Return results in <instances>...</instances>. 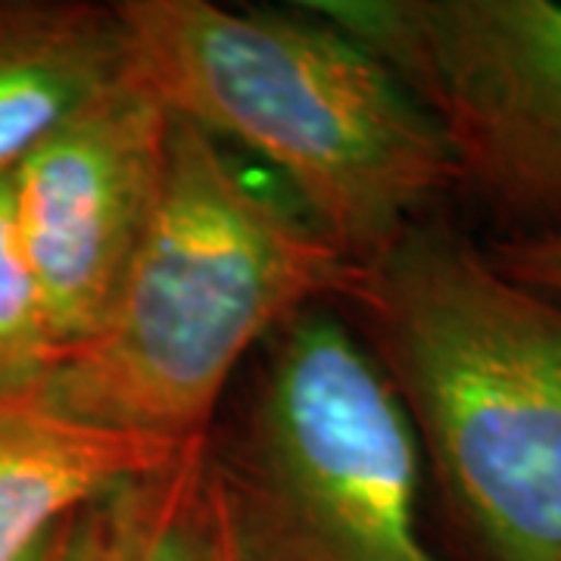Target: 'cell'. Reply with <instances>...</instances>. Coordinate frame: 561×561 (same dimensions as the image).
<instances>
[{
    "instance_id": "cell-1",
    "label": "cell",
    "mask_w": 561,
    "mask_h": 561,
    "mask_svg": "<svg viewBox=\"0 0 561 561\" xmlns=\"http://www.w3.org/2000/svg\"><path fill=\"white\" fill-rule=\"evenodd\" d=\"M350 272L294 203L172 116L160 201L119 290L38 400L160 440L206 437L243 362L300 312L341 300Z\"/></svg>"
},
{
    "instance_id": "cell-2",
    "label": "cell",
    "mask_w": 561,
    "mask_h": 561,
    "mask_svg": "<svg viewBox=\"0 0 561 561\" xmlns=\"http://www.w3.org/2000/svg\"><path fill=\"white\" fill-rule=\"evenodd\" d=\"M131 69L172 116L278 175L350 268L456 184L440 131L381 62L300 3L119 0Z\"/></svg>"
},
{
    "instance_id": "cell-3",
    "label": "cell",
    "mask_w": 561,
    "mask_h": 561,
    "mask_svg": "<svg viewBox=\"0 0 561 561\" xmlns=\"http://www.w3.org/2000/svg\"><path fill=\"white\" fill-rule=\"evenodd\" d=\"M341 300L490 561H561V300L419 219Z\"/></svg>"
},
{
    "instance_id": "cell-4",
    "label": "cell",
    "mask_w": 561,
    "mask_h": 561,
    "mask_svg": "<svg viewBox=\"0 0 561 561\" xmlns=\"http://www.w3.org/2000/svg\"><path fill=\"white\" fill-rule=\"evenodd\" d=\"M209 443L243 561H437L419 524V437L331 306L265 343L241 415Z\"/></svg>"
},
{
    "instance_id": "cell-5",
    "label": "cell",
    "mask_w": 561,
    "mask_h": 561,
    "mask_svg": "<svg viewBox=\"0 0 561 561\" xmlns=\"http://www.w3.org/2000/svg\"><path fill=\"white\" fill-rule=\"evenodd\" d=\"M400 81L456 184L515 238L561 234V0H302Z\"/></svg>"
},
{
    "instance_id": "cell-6",
    "label": "cell",
    "mask_w": 561,
    "mask_h": 561,
    "mask_svg": "<svg viewBox=\"0 0 561 561\" xmlns=\"http://www.w3.org/2000/svg\"><path fill=\"white\" fill-rule=\"evenodd\" d=\"M172 113L128 66L13 165V206L62 353L110 309L160 201Z\"/></svg>"
},
{
    "instance_id": "cell-7",
    "label": "cell",
    "mask_w": 561,
    "mask_h": 561,
    "mask_svg": "<svg viewBox=\"0 0 561 561\" xmlns=\"http://www.w3.org/2000/svg\"><path fill=\"white\" fill-rule=\"evenodd\" d=\"M181 446L41 400H0V561H28L62 522L165 468Z\"/></svg>"
},
{
    "instance_id": "cell-8",
    "label": "cell",
    "mask_w": 561,
    "mask_h": 561,
    "mask_svg": "<svg viewBox=\"0 0 561 561\" xmlns=\"http://www.w3.org/2000/svg\"><path fill=\"white\" fill-rule=\"evenodd\" d=\"M128 66L116 3L0 0V172Z\"/></svg>"
},
{
    "instance_id": "cell-9",
    "label": "cell",
    "mask_w": 561,
    "mask_h": 561,
    "mask_svg": "<svg viewBox=\"0 0 561 561\" xmlns=\"http://www.w3.org/2000/svg\"><path fill=\"white\" fill-rule=\"evenodd\" d=\"M209 437L187 440L165 468L91 505L81 561H231Z\"/></svg>"
},
{
    "instance_id": "cell-10",
    "label": "cell",
    "mask_w": 561,
    "mask_h": 561,
    "mask_svg": "<svg viewBox=\"0 0 561 561\" xmlns=\"http://www.w3.org/2000/svg\"><path fill=\"white\" fill-rule=\"evenodd\" d=\"M10 172H0V400H38L62 350L22 247Z\"/></svg>"
},
{
    "instance_id": "cell-11",
    "label": "cell",
    "mask_w": 561,
    "mask_h": 561,
    "mask_svg": "<svg viewBox=\"0 0 561 561\" xmlns=\"http://www.w3.org/2000/svg\"><path fill=\"white\" fill-rule=\"evenodd\" d=\"M490 256L508 278L561 300V234L508 238L493 243Z\"/></svg>"
},
{
    "instance_id": "cell-12",
    "label": "cell",
    "mask_w": 561,
    "mask_h": 561,
    "mask_svg": "<svg viewBox=\"0 0 561 561\" xmlns=\"http://www.w3.org/2000/svg\"><path fill=\"white\" fill-rule=\"evenodd\" d=\"M84 530H88V508L62 522L50 537H44L41 546L28 556V561H81L84 552Z\"/></svg>"
},
{
    "instance_id": "cell-13",
    "label": "cell",
    "mask_w": 561,
    "mask_h": 561,
    "mask_svg": "<svg viewBox=\"0 0 561 561\" xmlns=\"http://www.w3.org/2000/svg\"><path fill=\"white\" fill-rule=\"evenodd\" d=\"M228 527H231V524H228ZM231 540H234V537H231ZM231 561H243L241 556H238V546H234V549H231Z\"/></svg>"
}]
</instances>
